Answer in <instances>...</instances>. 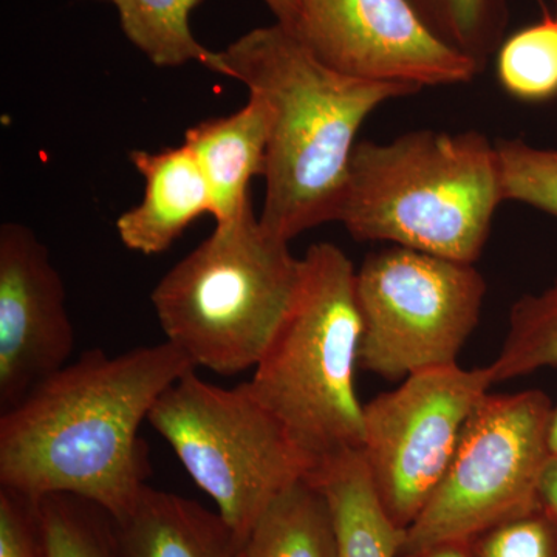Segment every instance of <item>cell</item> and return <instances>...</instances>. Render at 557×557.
<instances>
[{"instance_id": "obj_16", "label": "cell", "mask_w": 557, "mask_h": 557, "mask_svg": "<svg viewBox=\"0 0 557 557\" xmlns=\"http://www.w3.org/2000/svg\"><path fill=\"white\" fill-rule=\"evenodd\" d=\"M247 557H338L335 520L310 478L293 483L263 509L244 542Z\"/></svg>"}, {"instance_id": "obj_24", "label": "cell", "mask_w": 557, "mask_h": 557, "mask_svg": "<svg viewBox=\"0 0 557 557\" xmlns=\"http://www.w3.org/2000/svg\"><path fill=\"white\" fill-rule=\"evenodd\" d=\"M0 557H47L39 500L0 487Z\"/></svg>"}, {"instance_id": "obj_17", "label": "cell", "mask_w": 557, "mask_h": 557, "mask_svg": "<svg viewBox=\"0 0 557 557\" xmlns=\"http://www.w3.org/2000/svg\"><path fill=\"white\" fill-rule=\"evenodd\" d=\"M127 40L161 69L196 62L226 76L220 51L207 49L190 30V14L203 0H108Z\"/></svg>"}, {"instance_id": "obj_1", "label": "cell", "mask_w": 557, "mask_h": 557, "mask_svg": "<svg viewBox=\"0 0 557 557\" xmlns=\"http://www.w3.org/2000/svg\"><path fill=\"white\" fill-rule=\"evenodd\" d=\"M193 369L168 341L116 357L86 351L2 412L0 487L36 500L81 498L123 522L148 486L139 428Z\"/></svg>"}, {"instance_id": "obj_2", "label": "cell", "mask_w": 557, "mask_h": 557, "mask_svg": "<svg viewBox=\"0 0 557 557\" xmlns=\"http://www.w3.org/2000/svg\"><path fill=\"white\" fill-rule=\"evenodd\" d=\"M220 53L226 76L270 109L263 228L292 242L335 222L362 124L381 106L418 90L336 72L277 22L252 28Z\"/></svg>"}, {"instance_id": "obj_19", "label": "cell", "mask_w": 557, "mask_h": 557, "mask_svg": "<svg viewBox=\"0 0 557 557\" xmlns=\"http://www.w3.org/2000/svg\"><path fill=\"white\" fill-rule=\"evenodd\" d=\"M429 30L485 70L505 39L507 0H409Z\"/></svg>"}, {"instance_id": "obj_25", "label": "cell", "mask_w": 557, "mask_h": 557, "mask_svg": "<svg viewBox=\"0 0 557 557\" xmlns=\"http://www.w3.org/2000/svg\"><path fill=\"white\" fill-rule=\"evenodd\" d=\"M539 508L557 525V457H549L537 491Z\"/></svg>"}, {"instance_id": "obj_13", "label": "cell", "mask_w": 557, "mask_h": 557, "mask_svg": "<svg viewBox=\"0 0 557 557\" xmlns=\"http://www.w3.org/2000/svg\"><path fill=\"white\" fill-rule=\"evenodd\" d=\"M270 109L258 95L231 113L200 121L185 134L186 146L196 157L212 197L215 225L239 219L249 207V183L263 174L270 138Z\"/></svg>"}, {"instance_id": "obj_23", "label": "cell", "mask_w": 557, "mask_h": 557, "mask_svg": "<svg viewBox=\"0 0 557 557\" xmlns=\"http://www.w3.org/2000/svg\"><path fill=\"white\" fill-rule=\"evenodd\" d=\"M469 547L475 557H557V525L537 508L490 528Z\"/></svg>"}, {"instance_id": "obj_28", "label": "cell", "mask_w": 557, "mask_h": 557, "mask_svg": "<svg viewBox=\"0 0 557 557\" xmlns=\"http://www.w3.org/2000/svg\"><path fill=\"white\" fill-rule=\"evenodd\" d=\"M547 448L549 457H557V401L552 406V412H549Z\"/></svg>"}, {"instance_id": "obj_18", "label": "cell", "mask_w": 557, "mask_h": 557, "mask_svg": "<svg viewBox=\"0 0 557 557\" xmlns=\"http://www.w3.org/2000/svg\"><path fill=\"white\" fill-rule=\"evenodd\" d=\"M547 368H557V278L512 306L507 338L490 364L494 383Z\"/></svg>"}, {"instance_id": "obj_11", "label": "cell", "mask_w": 557, "mask_h": 557, "mask_svg": "<svg viewBox=\"0 0 557 557\" xmlns=\"http://www.w3.org/2000/svg\"><path fill=\"white\" fill-rule=\"evenodd\" d=\"M75 330L61 274L28 226H0V410L69 364Z\"/></svg>"}, {"instance_id": "obj_29", "label": "cell", "mask_w": 557, "mask_h": 557, "mask_svg": "<svg viewBox=\"0 0 557 557\" xmlns=\"http://www.w3.org/2000/svg\"><path fill=\"white\" fill-rule=\"evenodd\" d=\"M553 13L557 16V0H552Z\"/></svg>"}, {"instance_id": "obj_15", "label": "cell", "mask_w": 557, "mask_h": 557, "mask_svg": "<svg viewBox=\"0 0 557 557\" xmlns=\"http://www.w3.org/2000/svg\"><path fill=\"white\" fill-rule=\"evenodd\" d=\"M309 478L332 509L338 557H401L405 530L381 504L361 450L325 458Z\"/></svg>"}, {"instance_id": "obj_4", "label": "cell", "mask_w": 557, "mask_h": 557, "mask_svg": "<svg viewBox=\"0 0 557 557\" xmlns=\"http://www.w3.org/2000/svg\"><path fill=\"white\" fill-rule=\"evenodd\" d=\"M302 271L289 242L263 228L249 207L215 225L150 300L168 343L194 368L234 376L258 366L295 304Z\"/></svg>"}, {"instance_id": "obj_26", "label": "cell", "mask_w": 557, "mask_h": 557, "mask_svg": "<svg viewBox=\"0 0 557 557\" xmlns=\"http://www.w3.org/2000/svg\"><path fill=\"white\" fill-rule=\"evenodd\" d=\"M263 3L276 17L277 24L293 33L296 32L300 17L299 0H263Z\"/></svg>"}, {"instance_id": "obj_6", "label": "cell", "mask_w": 557, "mask_h": 557, "mask_svg": "<svg viewBox=\"0 0 557 557\" xmlns=\"http://www.w3.org/2000/svg\"><path fill=\"white\" fill-rule=\"evenodd\" d=\"M148 423L244 542L273 498L317 468L248 381L220 387L189 370L157 399Z\"/></svg>"}, {"instance_id": "obj_9", "label": "cell", "mask_w": 557, "mask_h": 557, "mask_svg": "<svg viewBox=\"0 0 557 557\" xmlns=\"http://www.w3.org/2000/svg\"><path fill=\"white\" fill-rule=\"evenodd\" d=\"M486 368L420 370L364 405L361 454L395 525L408 530L426 507L479 403L494 386Z\"/></svg>"}, {"instance_id": "obj_20", "label": "cell", "mask_w": 557, "mask_h": 557, "mask_svg": "<svg viewBox=\"0 0 557 557\" xmlns=\"http://www.w3.org/2000/svg\"><path fill=\"white\" fill-rule=\"evenodd\" d=\"M496 75L509 97L545 102L557 97V16L520 28L504 39L496 53Z\"/></svg>"}, {"instance_id": "obj_10", "label": "cell", "mask_w": 557, "mask_h": 557, "mask_svg": "<svg viewBox=\"0 0 557 557\" xmlns=\"http://www.w3.org/2000/svg\"><path fill=\"white\" fill-rule=\"evenodd\" d=\"M295 35L325 65L418 91L472 83L482 69L434 35L409 0H299Z\"/></svg>"}, {"instance_id": "obj_5", "label": "cell", "mask_w": 557, "mask_h": 557, "mask_svg": "<svg viewBox=\"0 0 557 557\" xmlns=\"http://www.w3.org/2000/svg\"><path fill=\"white\" fill-rule=\"evenodd\" d=\"M295 304L255 368L249 387L317 467L361 449L357 392L361 314L357 270L335 244L311 245Z\"/></svg>"}, {"instance_id": "obj_14", "label": "cell", "mask_w": 557, "mask_h": 557, "mask_svg": "<svg viewBox=\"0 0 557 557\" xmlns=\"http://www.w3.org/2000/svg\"><path fill=\"white\" fill-rule=\"evenodd\" d=\"M115 530L123 557H247L218 511L150 486Z\"/></svg>"}, {"instance_id": "obj_12", "label": "cell", "mask_w": 557, "mask_h": 557, "mask_svg": "<svg viewBox=\"0 0 557 557\" xmlns=\"http://www.w3.org/2000/svg\"><path fill=\"white\" fill-rule=\"evenodd\" d=\"M131 163L145 178V196L116 220L121 244L139 255L168 251L203 214L212 197L196 157L185 145L148 152L132 150Z\"/></svg>"}, {"instance_id": "obj_22", "label": "cell", "mask_w": 557, "mask_h": 557, "mask_svg": "<svg viewBox=\"0 0 557 557\" xmlns=\"http://www.w3.org/2000/svg\"><path fill=\"white\" fill-rule=\"evenodd\" d=\"M507 201L557 218V148H539L522 138L497 139Z\"/></svg>"}, {"instance_id": "obj_27", "label": "cell", "mask_w": 557, "mask_h": 557, "mask_svg": "<svg viewBox=\"0 0 557 557\" xmlns=\"http://www.w3.org/2000/svg\"><path fill=\"white\" fill-rule=\"evenodd\" d=\"M401 557H475L469 544H442L435 545L423 552Z\"/></svg>"}, {"instance_id": "obj_8", "label": "cell", "mask_w": 557, "mask_h": 557, "mask_svg": "<svg viewBox=\"0 0 557 557\" xmlns=\"http://www.w3.org/2000/svg\"><path fill=\"white\" fill-rule=\"evenodd\" d=\"M355 287L362 324L359 369L388 381L457 364L486 296L474 263L401 247L369 255Z\"/></svg>"}, {"instance_id": "obj_21", "label": "cell", "mask_w": 557, "mask_h": 557, "mask_svg": "<svg viewBox=\"0 0 557 557\" xmlns=\"http://www.w3.org/2000/svg\"><path fill=\"white\" fill-rule=\"evenodd\" d=\"M39 512L47 557H123L115 523L89 502L57 494Z\"/></svg>"}, {"instance_id": "obj_3", "label": "cell", "mask_w": 557, "mask_h": 557, "mask_svg": "<svg viewBox=\"0 0 557 557\" xmlns=\"http://www.w3.org/2000/svg\"><path fill=\"white\" fill-rule=\"evenodd\" d=\"M505 201L497 143L421 129L358 141L335 222L357 240L475 263Z\"/></svg>"}, {"instance_id": "obj_7", "label": "cell", "mask_w": 557, "mask_h": 557, "mask_svg": "<svg viewBox=\"0 0 557 557\" xmlns=\"http://www.w3.org/2000/svg\"><path fill=\"white\" fill-rule=\"evenodd\" d=\"M552 406L542 391L490 392L469 418L437 490L405 531L401 556L471 544L490 528L537 509Z\"/></svg>"}]
</instances>
